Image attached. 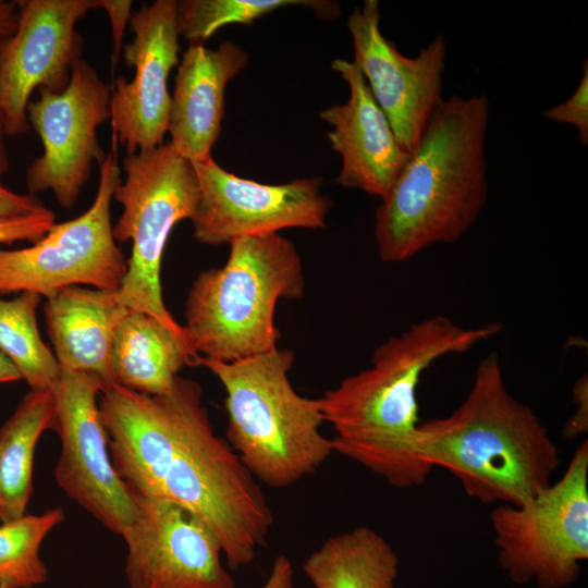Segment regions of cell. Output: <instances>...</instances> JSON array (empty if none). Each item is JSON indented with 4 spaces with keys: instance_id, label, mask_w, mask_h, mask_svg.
I'll return each mask as SVG.
<instances>
[{
    "instance_id": "6da1fadb",
    "label": "cell",
    "mask_w": 588,
    "mask_h": 588,
    "mask_svg": "<svg viewBox=\"0 0 588 588\" xmlns=\"http://www.w3.org/2000/svg\"><path fill=\"white\" fill-rule=\"evenodd\" d=\"M117 473L138 495L182 505L216 535L226 564H249L273 515L255 477L217 436L198 382L177 376L161 395L117 383L98 401Z\"/></svg>"
},
{
    "instance_id": "7a4b0ae2",
    "label": "cell",
    "mask_w": 588,
    "mask_h": 588,
    "mask_svg": "<svg viewBox=\"0 0 588 588\" xmlns=\"http://www.w3.org/2000/svg\"><path fill=\"white\" fill-rule=\"evenodd\" d=\"M501 330L499 322L466 328L437 315L380 344L370 367L319 397L324 422L335 432L333 451L392 487L422 485L433 469L416 452L422 373L439 358L466 353Z\"/></svg>"
},
{
    "instance_id": "3957f363",
    "label": "cell",
    "mask_w": 588,
    "mask_h": 588,
    "mask_svg": "<svg viewBox=\"0 0 588 588\" xmlns=\"http://www.w3.org/2000/svg\"><path fill=\"white\" fill-rule=\"evenodd\" d=\"M485 93L452 95L433 110L419 142L376 211L379 257L403 262L434 244L458 241L488 198Z\"/></svg>"
},
{
    "instance_id": "277c9868",
    "label": "cell",
    "mask_w": 588,
    "mask_h": 588,
    "mask_svg": "<svg viewBox=\"0 0 588 588\" xmlns=\"http://www.w3.org/2000/svg\"><path fill=\"white\" fill-rule=\"evenodd\" d=\"M416 452L454 476L468 497L497 505L529 501L553 482L561 464L536 413L509 391L495 352L479 362L450 415L419 424Z\"/></svg>"
},
{
    "instance_id": "5b68a950",
    "label": "cell",
    "mask_w": 588,
    "mask_h": 588,
    "mask_svg": "<svg viewBox=\"0 0 588 588\" xmlns=\"http://www.w3.org/2000/svg\"><path fill=\"white\" fill-rule=\"evenodd\" d=\"M225 392L226 437L248 471L272 488L290 487L334 453L319 399L299 395L289 373L294 353L278 347L248 358L200 357Z\"/></svg>"
},
{
    "instance_id": "8992f818",
    "label": "cell",
    "mask_w": 588,
    "mask_h": 588,
    "mask_svg": "<svg viewBox=\"0 0 588 588\" xmlns=\"http://www.w3.org/2000/svg\"><path fill=\"white\" fill-rule=\"evenodd\" d=\"M226 262L200 272L185 303V332L200 357L234 362L277 346L279 299H298L305 277L295 245L279 233L231 241Z\"/></svg>"
},
{
    "instance_id": "52a82bcc",
    "label": "cell",
    "mask_w": 588,
    "mask_h": 588,
    "mask_svg": "<svg viewBox=\"0 0 588 588\" xmlns=\"http://www.w3.org/2000/svg\"><path fill=\"white\" fill-rule=\"evenodd\" d=\"M125 180L113 199L123 210L112 226L115 241H131L127 270L118 298L127 310L146 313L172 330L186 333L164 305L161 261L176 223L192 219L200 198L193 163L180 156L170 142L126 154Z\"/></svg>"
},
{
    "instance_id": "ba28073f",
    "label": "cell",
    "mask_w": 588,
    "mask_h": 588,
    "mask_svg": "<svg viewBox=\"0 0 588 588\" xmlns=\"http://www.w3.org/2000/svg\"><path fill=\"white\" fill-rule=\"evenodd\" d=\"M491 526L499 563L513 583L574 584L588 559L587 439L556 481L520 505L498 504Z\"/></svg>"
},
{
    "instance_id": "9c48e42d",
    "label": "cell",
    "mask_w": 588,
    "mask_h": 588,
    "mask_svg": "<svg viewBox=\"0 0 588 588\" xmlns=\"http://www.w3.org/2000/svg\"><path fill=\"white\" fill-rule=\"evenodd\" d=\"M98 166L97 193L85 212L54 223L29 247L0 248V294L33 292L48 298L61 289L81 284L120 289L127 258L112 233L111 200L122 182L114 150Z\"/></svg>"
},
{
    "instance_id": "30bf717a",
    "label": "cell",
    "mask_w": 588,
    "mask_h": 588,
    "mask_svg": "<svg viewBox=\"0 0 588 588\" xmlns=\"http://www.w3.org/2000/svg\"><path fill=\"white\" fill-rule=\"evenodd\" d=\"M100 380L61 369L52 390L61 454L54 468L58 486L109 530L121 537L138 514L135 492L117 473L98 406Z\"/></svg>"
},
{
    "instance_id": "8fae6325",
    "label": "cell",
    "mask_w": 588,
    "mask_h": 588,
    "mask_svg": "<svg viewBox=\"0 0 588 588\" xmlns=\"http://www.w3.org/2000/svg\"><path fill=\"white\" fill-rule=\"evenodd\" d=\"M111 94V86L84 59L74 68L63 91L38 89L26 114L44 151L26 171L29 194L51 191L62 208L71 209L76 204L93 162L99 164L107 155L97 128L110 119Z\"/></svg>"
},
{
    "instance_id": "7c38bea8",
    "label": "cell",
    "mask_w": 588,
    "mask_h": 588,
    "mask_svg": "<svg viewBox=\"0 0 588 588\" xmlns=\"http://www.w3.org/2000/svg\"><path fill=\"white\" fill-rule=\"evenodd\" d=\"M192 163L200 198L191 221L201 244L218 246L289 228L323 229L333 207L332 198L321 191V177L264 184L226 171L212 157Z\"/></svg>"
},
{
    "instance_id": "4fadbf2b",
    "label": "cell",
    "mask_w": 588,
    "mask_h": 588,
    "mask_svg": "<svg viewBox=\"0 0 588 588\" xmlns=\"http://www.w3.org/2000/svg\"><path fill=\"white\" fill-rule=\"evenodd\" d=\"M14 32L0 37V112L7 136L29 130L26 109L35 89L63 91L83 60L76 23L97 0H21Z\"/></svg>"
},
{
    "instance_id": "5bb4252c",
    "label": "cell",
    "mask_w": 588,
    "mask_h": 588,
    "mask_svg": "<svg viewBox=\"0 0 588 588\" xmlns=\"http://www.w3.org/2000/svg\"><path fill=\"white\" fill-rule=\"evenodd\" d=\"M354 63L385 114L400 144L417 146L433 110L443 101L446 40L437 35L414 58L402 54L380 30L378 0H365L347 19Z\"/></svg>"
},
{
    "instance_id": "9a60e30c",
    "label": "cell",
    "mask_w": 588,
    "mask_h": 588,
    "mask_svg": "<svg viewBox=\"0 0 588 588\" xmlns=\"http://www.w3.org/2000/svg\"><path fill=\"white\" fill-rule=\"evenodd\" d=\"M136 499V522L122 536L130 588H235L218 538L198 516L170 501Z\"/></svg>"
},
{
    "instance_id": "2e32d148",
    "label": "cell",
    "mask_w": 588,
    "mask_h": 588,
    "mask_svg": "<svg viewBox=\"0 0 588 588\" xmlns=\"http://www.w3.org/2000/svg\"><path fill=\"white\" fill-rule=\"evenodd\" d=\"M176 9V0H156L131 14L133 38L122 54L135 73L131 81L117 77L110 101L113 135L126 154L162 144L168 132V76L180 51Z\"/></svg>"
},
{
    "instance_id": "e0dca14e",
    "label": "cell",
    "mask_w": 588,
    "mask_h": 588,
    "mask_svg": "<svg viewBox=\"0 0 588 588\" xmlns=\"http://www.w3.org/2000/svg\"><path fill=\"white\" fill-rule=\"evenodd\" d=\"M331 69L350 87L346 103L330 106L319 113L332 126L327 137L342 158L335 182L383 199L411 154L395 137L358 66L353 61L335 59Z\"/></svg>"
},
{
    "instance_id": "ac0fdd59",
    "label": "cell",
    "mask_w": 588,
    "mask_h": 588,
    "mask_svg": "<svg viewBox=\"0 0 588 588\" xmlns=\"http://www.w3.org/2000/svg\"><path fill=\"white\" fill-rule=\"evenodd\" d=\"M247 62V52L231 40L216 49L193 44L183 52L168 121L170 144L180 156L191 162L211 158L225 113V87Z\"/></svg>"
},
{
    "instance_id": "d6986e66",
    "label": "cell",
    "mask_w": 588,
    "mask_h": 588,
    "mask_svg": "<svg viewBox=\"0 0 588 588\" xmlns=\"http://www.w3.org/2000/svg\"><path fill=\"white\" fill-rule=\"evenodd\" d=\"M47 332L60 369L96 376L102 388L113 383L110 353L115 329L128 311L118 291L68 286L46 298Z\"/></svg>"
},
{
    "instance_id": "ffe728a7",
    "label": "cell",
    "mask_w": 588,
    "mask_h": 588,
    "mask_svg": "<svg viewBox=\"0 0 588 588\" xmlns=\"http://www.w3.org/2000/svg\"><path fill=\"white\" fill-rule=\"evenodd\" d=\"M200 356L186 333H179L155 317L128 310L120 320L110 353L113 383L161 395L169 392L185 366H198Z\"/></svg>"
},
{
    "instance_id": "44dd1931",
    "label": "cell",
    "mask_w": 588,
    "mask_h": 588,
    "mask_svg": "<svg viewBox=\"0 0 588 588\" xmlns=\"http://www.w3.org/2000/svg\"><path fill=\"white\" fill-rule=\"evenodd\" d=\"M399 555L378 531L358 526L328 538L303 571L315 588H395Z\"/></svg>"
},
{
    "instance_id": "7402d4cb",
    "label": "cell",
    "mask_w": 588,
    "mask_h": 588,
    "mask_svg": "<svg viewBox=\"0 0 588 588\" xmlns=\"http://www.w3.org/2000/svg\"><path fill=\"white\" fill-rule=\"evenodd\" d=\"M54 399L50 390H30L0 429V520L25 514L33 489L37 441L53 429Z\"/></svg>"
},
{
    "instance_id": "603a6c76",
    "label": "cell",
    "mask_w": 588,
    "mask_h": 588,
    "mask_svg": "<svg viewBox=\"0 0 588 588\" xmlns=\"http://www.w3.org/2000/svg\"><path fill=\"white\" fill-rule=\"evenodd\" d=\"M40 301L41 296L33 292H21L11 299L0 294V352L30 390L52 391L61 369L38 331L36 310Z\"/></svg>"
},
{
    "instance_id": "cb8c5ba5",
    "label": "cell",
    "mask_w": 588,
    "mask_h": 588,
    "mask_svg": "<svg viewBox=\"0 0 588 588\" xmlns=\"http://www.w3.org/2000/svg\"><path fill=\"white\" fill-rule=\"evenodd\" d=\"M287 5L310 8L326 20L341 15L338 2L324 0H182L177 1V30L189 45L204 44L225 25L252 24Z\"/></svg>"
},
{
    "instance_id": "d4e9b609",
    "label": "cell",
    "mask_w": 588,
    "mask_h": 588,
    "mask_svg": "<svg viewBox=\"0 0 588 588\" xmlns=\"http://www.w3.org/2000/svg\"><path fill=\"white\" fill-rule=\"evenodd\" d=\"M64 519L61 507L23 516L0 525V587L35 588L48 578L39 555L46 536Z\"/></svg>"
},
{
    "instance_id": "484cf974",
    "label": "cell",
    "mask_w": 588,
    "mask_h": 588,
    "mask_svg": "<svg viewBox=\"0 0 588 588\" xmlns=\"http://www.w3.org/2000/svg\"><path fill=\"white\" fill-rule=\"evenodd\" d=\"M578 86L572 96L543 111V117L555 123H565L577 130L583 147L588 145V62L584 61Z\"/></svg>"
},
{
    "instance_id": "4316f807",
    "label": "cell",
    "mask_w": 588,
    "mask_h": 588,
    "mask_svg": "<svg viewBox=\"0 0 588 588\" xmlns=\"http://www.w3.org/2000/svg\"><path fill=\"white\" fill-rule=\"evenodd\" d=\"M56 223L54 213L48 208L42 212L0 218V245L19 241L40 240Z\"/></svg>"
},
{
    "instance_id": "83f0119b",
    "label": "cell",
    "mask_w": 588,
    "mask_h": 588,
    "mask_svg": "<svg viewBox=\"0 0 588 588\" xmlns=\"http://www.w3.org/2000/svg\"><path fill=\"white\" fill-rule=\"evenodd\" d=\"M131 0H97V8L107 12L112 28V66H115L122 53V40L131 17Z\"/></svg>"
},
{
    "instance_id": "f1b7e54d",
    "label": "cell",
    "mask_w": 588,
    "mask_h": 588,
    "mask_svg": "<svg viewBox=\"0 0 588 588\" xmlns=\"http://www.w3.org/2000/svg\"><path fill=\"white\" fill-rule=\"evenodd\" d=\"M47 209L36 195L19 194L0 183V218L33 215Z\"/></svg>"
},
{
    "instance_id": "f546056e",
    "label": "cell",
    "mask_w": 588,
    "mask_h": 588,
    "mask_svg": "<svg viewBox=\"0 0 588 588\" xmlns=\"http://www.w3.org/2000/svg\"><path fill=\"white\" fill-rule=\"evenodd\" d=\"M574 400L578 404L575 415L565 426L564 436L574 438L587 432V379H579L574 387Z\"/></svg>"
},
{
    "instance_id": "4dcf8cb0",
    "label": "cell",
    "mask_w": 588,
    "mask_h": 588,
    "mask_svg": "<svg viewBox=\"0 0 588 588\" xmlns=\"http://www.w3.org/2000/svg\"><path fill=\"white\" fill-rule=\"evenodd\" d=\"M264 588H294L293 567L285 555H279Z\"/></svg>"
},
{
    "instance_id": "1f68e13d",
    "label": "cell",
    "mask_w": 588,
    "mask_h": 588,
    "mask_svg": "<svg viewBox=\"0 0 588 588\" xmlns=\"http://www.w3.org/2000/svg\"><path fill=\"white\" fill-rule=\"evenodd\" d=\"M17 1L0 0V37L12 34L17 25Z\"/></svg>"
},
{
    "instance_id": "d6a6232c",
    "label": "cell",
    "mask_w": 588,
    "mask_h": 588,
    "mask_svg": "<svg viewBox=\"0 0 588 588\" xmlns=\"http://www.w3.org/2000/svg\"><path fill=\"white\" fill-rule=\"evenodd\" d=\"M22 379L11 360L0 352V383L14 382Z\"/></svg>"
},
{
    "instance_id": "836d02e7",
    "label": "cell",
    "mask_w": 588,
    "mask_h": 588,
    "mask_svg": "<svg viewBox=\"0 0 588 588\" xmlns=\"http://www.w3.org/2000/svg\"><path fill=\"white\" fill-rule=\"evenodd\" d=\"M7 136L4 130L3 118L0 112V175L5 173L9 169V158L7 155L4 137Z\"/></svg>"
},
{
    "instance_id": "e575fe53",
    "label": "cell",
    "mask_w": 588,
    "mask_h": 588,
    "mask_svg": "<svg viewBox=\"0 0 588 588\" xmlns=\"http://www.w3.org/2000/svg\"><path fill=\"white\" fill-rule=\"evenodd\" d=\"M1 588V587H0Z\"/></svg>"
}]
</instances>
